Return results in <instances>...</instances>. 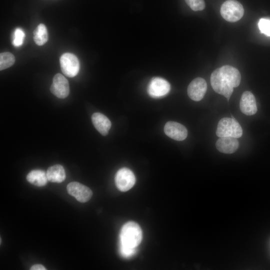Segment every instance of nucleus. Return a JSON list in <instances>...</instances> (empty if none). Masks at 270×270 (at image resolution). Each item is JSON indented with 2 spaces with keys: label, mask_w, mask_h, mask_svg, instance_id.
Here are the masks:
<instances>
[{
  "label": "nucleus",
  "mask_w": 270,
  "mask_h": 270,
  "mask_svg": "<svg viewBox=\"0 0 270 270\" xmlns=\"http://www.w3.org/2000/svg\"><path fill=\"white\" fill-rule=\"evenodd\" d=\"M241 75L238 70L230 66L216 68L211 74L210 84L213 90L225 96L228 101L234 88L240 82Z\"/></svg>",
  "instance_id": "nucleus-1"
},
{
  "label": "nucleus",
  "mask_w": 270,
  "mask_h": 270,
  "mask_svg": "<svg viewBox=\"0 0 270 270\" xmlns=\"http://www.w3.org/2000/svg\"><path fill=\"white\" fill-rule=\"evenodd\" d=\"M142 240V231L136 222H128L122 226L120 234V244L136 248Z\"/></svg>",
  "instance_id": "nucleus-2"
},
{
  "label": "nucleus",
  "mask_w": 270,
  "mask_h": 270,
  "mask_svg": "<svg viewBox=\"0 0 270 270\" xmlns=\"http://www.w3.org/2000/svg\"><path fill=\"white\" fill-rule=\"evenodd\" d=\"M216 134L219 138L231 136L239 138L242 134V130L234 118H224L218 124Z\"/></svg>",
  "instance_id": "nucleus-3"
},
{
  "label": "nucleus",
  "mask_w": 270,
  "mask_h": 270,
  "mask_svg": "<svg viewBox=\"0 0 270 270\" xmlns=\"http://www.w3.org/2000/svg\"><path fill=\"white\" fill-rule=\"evenodd\" d=\"M220 12L222 17L229 22H236L244 16L242 4L236 0H227L221 6Z\"/></svg>",
  "instance_id": "nucleus-4"
},
{
  "label": "nucleus",
  "mask_w": 270,
  "mask_h": 270,
  "mask_svg": "<svg viewBox=\"0 0 270 270\" xmlns=\"http://www.w3.org/2000/svg\"><path fill=\"white\" fill-rule=\"evenodd\" d=\"M60 62L62 72L66 76L73 78L78 73L80 63L74 54L69 52L64 53L61 56Z\"/></svg>",
  "instance_id": "nucleus-5"
},
{
  "label": "nucleus",
  "mask_w": 270,
  "mask_h": 270,
  "mask_svg": "<svg viewBox=\"0 0 270 270\" xmlns=\"http://www.w3.org/2000/svg\"><path fill=\"white\" fill-rule=\"evenodd\" d=\"M135 182V176L130 169L123 168L117 172L115 176V183L120 191L128 190L134 186Z\"/></svg>",
  "instance_id": "nucleus-6"
},
{
  "label": "nucleus",
  "mask_w": 270,
  "mask_h": 270,
  "mask_svg": "<svg viewBox=\"0 0 270 270\" xmlns=\"http://www.w3.org/2000/svg\"><path fill=\"white\" fill-rule=\"evenodd\" d=\"M170 88V84L167 80L160 77H154L148 85V92L151 97L158 98L168 94Z\"/></svg>",
  "instance_id": "nucleus-7"
},
{
  "label": "nucleus",
  "mask_w": 270,
  "mask_h": 270,
  "mask_svg": "<svg viewBox=\"0 0 270 270\" xmlns=\"http://www.w3.org/2000/svg\"><path fill=\"white\" fill-rule=\"evenodd\" d=\"M50 90L53 94L58 98H66L70 93L68 80L62 74H56L54 76Z\"/></svg>",
  "instance_id": "nucleus-8"
},
{
  "label": "nucleus",
  "mask_w": 270,
  "mask_h": 270,
  "mask_svg": "<svg viewBox=\"0 0 270 270\" xmlns=\"http://www.w3.org/2000/svg\"><path fill=\"white\" fill-rule=\"evenodd\" d=\"M66 188L68 194L80 202H87L92 195V191L90 188L78 182H70Z\"/></svg>",
  "instance_id": "nucleus-9"
},
{
  "label": "nucleus",
  "mask_w": 270,
  "mask_h": 270,
  "mask_svg": "<svg viewBox=\"0 0 270 270\" xmlns=\"http://www.w3.org/2000/svg\"><path fill=\"white\" fill-rule=\"evenodd\" d=\"M207 90V84L204 79L196 78L194 79L188 87L189 98L194 101H200L204 98Z\"/></svg>",
  "instance_id": "nucleus-10"
},
{
  "label": "nucleus",
  "mask_w": 270,
  "mask_h": 270,
  "mask_svg": "<svg viewBox=\"0 0 270 270\" xmlns=\"http://www.w3.org/2000/svg\"><path fill=\"white\" fill-rule=\"evenodd\" d=\"M164 132L167 136L178 141L184 140L188 136L186 127L176 122H167L164 126Z\"/></svg>",
  "instance_id": "nucleus-11"
},
{
  "label": "nucleus",
  "mask_w": 270,
  "mask_h": 270,
  "mask_svg": "<svg viewBox=\"0 0 270 270\" xmlns=\"http://www.w3.org/2000/svg\"><path fill=\"white\" fill-rule=\"evenodd\" d=\"M240 108L247 116H252L257 112L256 100L254 95L250 91H245L242 95Z\"/></svg>",
  "instance_id": "nucleus-12"
},
{
  "label": "nucleus",
  "mask_w": 270,
  "mask_h": 270,
  "mask_svg": "<svg viewBox=\"0 0 270 270\" xmlns=\"http://www.w3.org/2000/svg\"><path fill=\"white\" fill-rule=\"evenodd\" d=\"M216 149L224 154H232L239 146V142L236 138L231 136L220 138L216 143Z\"/></svg>",
  "instance_id": "nucleus-13"
},
{
  "label": "nucleus",
  "mask_w": 270,
  "mask_h": 270,
  "mask_svg": "<svg viewBox=\"0 0 270 270\" xmlns=\"http://www.w3.org/2000/svg\"><path fill=\"white\" fill-rule=\"evenodd\" d=\"M92 120L95 128L101 134H108L112 124L106 116L100 112H95L92 116Z\"/></svg>",
  "instance_id": "nucleus-14"
},
{
  "label": "nucleus",
  "mask_w": 270,
  "mask_h": 270,
  "mask_svg": "<svg viewBox=\"0 0 270 270\" xmlns=\"http://www.w3.org/2000/svg\"><path fill=\"white\" fill-rule=\"evenodd\" d=\"M48 180L52 182L60 183L66 178V172L63 166L55 164L49 167L46 171Z\"/></svg>",
  "instance_id": "nucleus-15"
},
{
  "label": "nucleus",
  "mask_w": 270,
  "mask_h": 270,
  "mask_svg": "<svg viewBox=\"0 0 270 270\" xmlns=\"http://www.w3.org/2000/svg\"><path fill=\"white\" fill-rule=\"evenodd\" d=\"M26 180L30 183L38 186H45L48 180L46 172L41 170L30 171L26 176Z\"/></svg>",
  "instance_id": "nucleus-16"
},
{
  "label": "nucleus",
  "mask_w": 270,
  "mask_h": 270,
  "mask_svg": "<svg viewBox=\"0 0 270 270\" xmlns=\"http://www.w3.org/2000/svg\"><path fill=\"white\" fill-rule=\"evenodd\" d=\"M33 34L34 42L39 46L44 45L48 40L47 29L43 24H40L36 27L34 30Z\"/></svg>",
  "instance_id": "nucleus-17"
},
{
  "label": "nucleus",
  "mask_w": 270,
  "mask_h": 270,
  "mask_svg": "<svg viewBox=\"0 0 270 270\" xmlns=\"http://www.w3.org/2000/svg\"><path fill=\"white\" fill-rule=\"evenodd\" d=\"M15 62L14 56L10 52H4L0 54V70H2L12 66Z\"/></svg>",
  "instance_id": "nucleus-18"
},
{
  "label": "nucleus",
  "mask_w": 270,
  "mask_h": 270,
  "mask_svg": "<svg viewBox=\"0 0 270 270\" xmlns=\"http://www.w3.org/2000/svg\"><path fill=\"white\" fill-rule=\"evenodd\" d=\"M25 34L24 30L20 28H16L14 32L12 44L14 46H21L24 42Z\"/></svg>",
  "instance_id": "nucleus-19"
},
{
  "label": "nucleus",
  "mask_w": 270,
  "mask_h": 270,
  "mask_svg": "<svg viewBox=\"0 0 270 270\" xmlns=\"http://www.w3.org/2000/svg\"><path fill=\"white\" fill-rule=\"evenodd\" d=\"M187 4L194 11L202 10L205 8L204 0H185Z\"/></svg>",
  "instance_id": "nucleus-20"
},
{
  "label": "nucleus",
  "mask_w": 270,
  "mask_h": 270,
  "mask_svg": "<svg viewBox=\"0 0 270 270\" xmlns=\"http://www.w3.org/2000/svg\"><path fill=\"white\" fill-rule=\"evenodd\" d=\"M258 28L262 33L270 36V20L261 18L258 22Z\"/></svg>",
  "instance_id": "nucleus-21"
},
{
  "label": "nucleus",
  "mask_w": 270,
  "mask_h": 270,
  "mask_svg": "<svg viewBox=\"0 0 270 270\" xmlns=\"http://www.w3.org/2000/svg\"><path fill=\"white\" fill-rule=\"evenodd\" d=\"M119 251L122 257L129 258L135 254L136 252V248H132L120 244Z\"/></svg>",
  "instance_id": "nucleus-22"
},
{
  "label": "nucleus",
  "mask_w": 270,
  "mask_h": 270,
  "mask_svg": "<svg viewBox=\"0 0 270 270\" xmlns=\"http://www.w3.org/2000/svg\"><path fill=\"white\" fill-rule=\"evenodd\" d=\"M46 268L42 264H36L32 266L30 270H46Z\"/></svg>",
  "instance_id": "nucleus-23"
}]
</instances>
